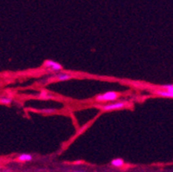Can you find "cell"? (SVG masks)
Here are the masks:
<instances>
[{
    "label": "cell",
    "mask_w": 173,
    "mask_h": 172,
    "mask_svg": "<svg viewBox=\"0 0 173 172\" xmlns=\"http://www.w3.org/2000/svg\"><path fill=\"white\" fill-rule=\"evenodd\" d=\"M18 160L21 161V162H28V161H30L32 160V156L30 154H27V153H23L19 155L18 156Z\"/></svg>",
    "instance_id": "5"
},
{
    "label": "cell",
    "mask_w": 173,
    "mask_h": 172,
    "mask_svg": "<svg viewBox=\"0 0 173 172\" xmlns=\"http://www.w3.org/2000/svg\"><path fill=\"white\" fill-rule=\"evenodd\" d=\"M56 111H57V109H41V110H40V112H41V113L48 114L55 113Z\"/></svg>",
    "instance_id": "9"
},
{
    "label": "cell",
    "mask_w": 173,
    "mask_h": 172,
    "mask_svg": "<svg viewBox=\"0 0 173 172\" xmlns=\"http://www.w3.org/2000/svg\"><path fill=\"white\" fill-rule=\"evenodd\" d=\"M11 101H12V100H11V98H9V97H1V98H0V103H1L2 104L8 105L11 103Z\"/></svg>",
    "instance_id": "8"
},
{
    "label": "cell",
    "mask_w": 173,
    "mask_h": 172,
    "mask_svg": "<svg viewBox=\"0 0 173 172\" xmlns=\"http://www.w3.org/2000/svg\"><path fill=\"white\" fill-rule=\"evenodd\" d=\"M120 94L115 91H108L103 94L96 95V101L97 103H106V102H112L118 99Z\"/></svg>",
    "instance_id": "1"
},
{
    "label": "cell",
    "mask_w": 173,
    "mask_h": 172,
    "mask_svg": "<svg viewBox=\"0 0 173 172\" xmlns=\"http://www.w3.org/2000/svg\"><path fill=\"white\" fill-rule=\"evenodd\" d=\"M163 89H165L167 92L173 94V85L172 84H167V85L163 86Z\"/></svg>",
    "instance_id": "10"
},
{
    "label": "cell",
    "mask_w": 173,
    "mask_h": 172,
    "mask_svg": "<svg viewBox=\"0 0 173 172\" xmlns=\"http://www.w3.org/2000/svg\"><path fill=\"white\" fill-rule=\"evenodd\" d=\"M127 105L126 102H115L112 103L105 104L101 106V109L104 111H112V110H117V109H124Z\"/></svg>",
    "instance_id": "2"
},
{
    "label": "cell",
    "mask_w": 173,
    "mask_h": 172,
    "mask_svg": "<svg viewBox=\"0 0 173 172\" xmlns=\"http://www.w3.org/2000/svg\"><path fill=\"white\" fill-rule=\"evenodd\" d=\"M155 94L162 97H170V98H172L173 94L169 93L166 91H155Z\"/></svg>",
    "instance_id": "6"
},
{
    "label": "cell",
    "mask_w": 173,
    "mask_h": 172,
    "mask_svg": "<svg viewBox=\"0 0 173 172\" xmlns=\"http://www.w3.org/2000/svg\"><path fill=\"white\" fill-rule=\"evenodd\" d=\"M44 67L45 68H48L51 71H54V72H58V71H60L62 69V65L60 64L55 62L54 60H46L44 62Z\"/></svg>",
    "instance_id": "3"
},
{
    "label": "cell",
    "mask_w": 173,
    "mask_h": 172,
    "mask_svg": "<svg viewBox=\"0 0 173 172\" xmlns=\"http://www.w3.org/2000/svg\"><path fill=\"white\" fill-rule=\"evenodd\" d=\"M75 172H84V171H75Z\"/></svg>",
    "instance_id": "11"
},
{
    "label": "cell",
    "mask_w": 173,
    "mask_h": 172,
    "mask_svg": "<svg viewBox=\"0 0 173 172\" xmlns=\"http://www.w3.org/2000/svg\"><path fill=\"white\" fill-rule=\"evenodd\" d=\"M111 164L115 167H122L124 164V162L122 159H115L111 161Z\"/></svg>",
    "instance_id": "7"
},
{
    "label": "cell",
    "mask_w": 173,
    "mask_h": 172,
    "mask_svg": "<svg viewBox=\"0 0 173 172\" xmlns=\"http://www.w3.org/2000/svg\"><path fill=\"white\" fill-rule=\"evenodd\" d=\"M55 78L58 81H67V80H70L71 78H73V75L64 73H57L55 75Z\"/></svg>",
    "instance_id": "4"
}]
</instances>
